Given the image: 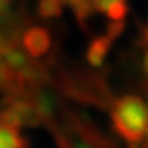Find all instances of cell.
Returning a JSON list of instances; mask_svg holds the SVG:
<instances>
[{"label": "cell", "instance_id": "2", "mask_svg": "<svg viewBox=\"0 0 148 148\" xmlns=\"http://www.w3.org/2000/svg\"><path fill=\"white\" fill-rule=\"evenodd\" d=\"M60 3L71 6L80 16L98 13L117 22L126 13V0H60Z\"/></svg>", "mask_w": 148, "mask_h": 148}, {"label": "cell", "instance_id": "5", "mask_svg": "<svg viewBox=\"0 0 148 148\" xmlns=\"http://www.w3.org/2000/svg\"><path fill=\"white\" fill-rule=\"evenodd\" d=\"M0 148H27V140L21 136L19 128L0 121Z\"/></svg>", "mask_w": 148, "mask_h": 148}, {"label": "cell", "instance_id": "6", "mask_svg": "<svg viewBox=\"0 0 148 148\" xmlns=\"http://www.w3.org/2000/svg\"><path fill=\"white\" fill-rule=\"evenodd\" d=\"M62 10L63 6L60 3V0H40V5H38V11H40L41 17H44V19L60 16Z\"/></svg>", "mask_w": 148, "mask_h": 148}, {"label": "cell", "instance_id": "3", "mask_svg": "<svg viewBox=\"0 0 148 148\" xmlns=\"http://www.w3.org/2000/svg\"><path fill=\"white\" fill-rule=\"evenodd\" d=\"M0 121L16 126L19 129L22 126H35L41 121V112L36 104L25 99H14L0 114Z\"/></svg>", "mask_w": 148, "mask_h": 148}, {"label": "cell", "instance_id": "4", "mask_svg": "<svg viewBox=\"0 0 148 148\" xmlns=\"http://www.w3.org/2000/svg\"><path fill=\"white\" fill-rule=\"evenodd\" d=\"M22 46L30 57H41L51 49V36L44 29L32 27L24 33Z\"/></svg>", "mask_w": 148, "mask_h": 148}, {"label": "cell", "instance_id": "1", "mask_svg": "<svg viewBox=\"0 0 148 148\" xmlns=\"http://www.w3.org/2000/svg\"><path fill=\"white\" fill-rule=\"evenodd\" d=\"M114 125L129 142H140L148 132V109L136 96H126L115 104Z\"/></svg>", "mask_w": 148, "mask_h": 148}]
</instances>
